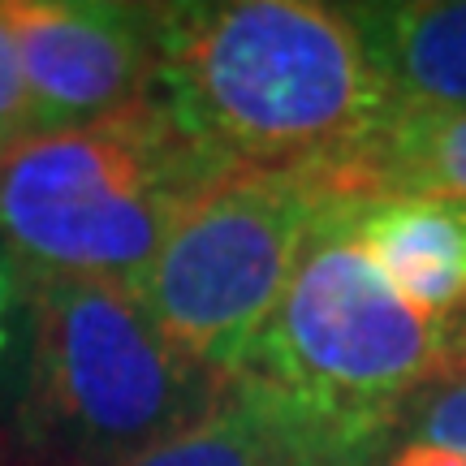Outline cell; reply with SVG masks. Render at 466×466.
Returning <instances> with one entry per match:
<instances>
[{
	"mask_svg": "<svg viewBox=\"0 0 466 466\" xmlns=\"http://www.w3.org/2000/svg\"><path fill=\"white\" fill-rule=\"evenodd\" d=\"M31 350V272L0 242V401H17Z\"/></svg>",
	"mask_w": 466,
	"mask_h": 466,
	"instance_id": "8fae6325",
	"label": "cell"
},
{
	"mask_svg": "<svg viewBox=\"0 0 466 466\" xmlns=\"http://www.w3.org/2000/svg\"><path fill=\"white\" fill-rule=\"evenodd\" d=\"M147 100L229 173H319L341 190L401 113L341 5H160Z\"/></svg>",
	"mask_w": 466,
	"mask_h": 466,
	"instance_id": "6da1fadb",
	"label": "cell"
},
{
	"mask_svg": "<svg viewBox=\"0 0 466 466\" xmlns=\"http://www.w3.org/2000/svg\"><path fill=\"white\" fill-rule=\"evenodd\" d=\"M319 173H229L182 212L134 299L212 376L229 380L281 307L319 212L337 199Z\"/></svg>",
	"mask_w": 466,
	"mask_h": 466,
	"instance_id": "5b68a950",
	"label": "cell"
},
{
	"mask_svg": "<svg viewBox=\"0 0 466 466\" xmlns=\"http://www.w3.org/2000/svg\"><path fill=\"white\" fill-rule=\"evenodd\" d=\"M401 441L441 445V450H453L466 458V367L450 371L445 380H436L432 389L415 401Z\"/></svg>",
	"mask_w": 466,
	"mask_h": 466,
	"instance_id": "7c38bea8",
	"label": "cell"
},
{
	"mask_svg": "<svg viewBox=\"0 0 466 466\" xmlns=\"http://www.w3.org/2000/svg\"><path fill=\"white\" fill-rule=\"evenodd\" d=\"M9 147H14V138H9V134H0V160L9 156Z\"/></svg>",
	"mask_w": 466,
	"mask_h": 466,
	"instance_id": "9a60e30c",
	"label": "cell"
},
{
	"mask_svg": "<svg viewBox=\"0 0 466 466\" xmlns=\"http://www.w3.org/2000/svg\"><path fill=\"white\" fill-rule=\"evenodd\" d=\"M220 177L143 100L14 143L0 160V242L31 277L134 285L186 208Z\"/></svg>",
	"mask_w": 466,
	"mask_h": 466,
	"instance_id": "277c9868",
	"label": "cell"
},
{
	"mask_svg": "<svg viewBox=\"0 0 466 466\" xmlns=\"http://www.w3.org/2000/svg\"><path fill=\"white\" fill-rule=\"evenodd\" d=\"M0 134H9L14 143L31 138V104H26V83L17 69L14 31L5 22V9H0Z\"/></svg>",
	"mask_w": 466,
	"mask_h": 466,
	"instance_id": "4fadbf2b",
	"label": "cell"
},
{
	"mask_svg": "<svg viewBox=\"0 0 466 466\" xmlns=\"http://www.w3.org/2000/svg\"><path fill=\"white\" fill-rule=\"evenodd\" d=\"M31 104V134L74 130L147 100L160 61V5L0 0Z\"/></svg>",
	"mask_w": 466,
	"mask_h": 466,
	"instance_id": "8992f818",
	"label": "cell"
},
{
	"mask_svg": "<svg viewBox=\"0 0 466 466\" xmlns=\"http://www.w3.org/2000/svg\"><path fill=\"white\" fill-rule=\"evenodd\" d=\"M229 380L168 341L130 285L31 277L14 445L35 466H113L217 406Z\"/></svg>",
	"mask_w": 466,
	"mask_h": 466,
	"instance_id": "3957f363",
	"label": "cell"
},
{
	"mask_svg": "<svg viewBox=\"0 0 466 466\" xmlns=\"http://www.w3.org/2000/svg\"><path fill=\"white\" fill-rule=\"evenodd\" d=\"M389 466H466L462 453L441 450V445H423V441H401Z\"/></svg>",
	"mask_w": 466,
	"mask_h": 466,
	"instance_id": "5bb4252c",
	"label": "cell"
},
{
	"mask_svg": "<svg viewBox=\"0 0 466 466\" xmlns=\"http://www.w3.org/2000/svg\"><path fill=\"white\" fill-rule=\"evenodd\" d=\"M341 195H436L466 203V108L401 104Z\"/></svg>",
	"mask_w": 466,
	"mask_h": 466,
	"instance_id": "9c48e42d",
	"label": "cell"
},
{
	"mask_svg": "<svg viewBox=\"0 0 466 466\" xmlns=\"http://www.w3.org/2000/svg\"><path fill=\"white\" fill-rule=\"evenodd\" d=\"M458 367L466 319L401 299L354 247L337 195L229 389L268 423L285 466H389L415 401Z\"/></svg>",
	"mask_w": 466,
	"mask_h": 466,
	"instance_id": "7a4b0ae2",
	"label": "cell"
},
{
	"mask_svg": "<svg viewBox=\"0 0 466 466\" xmlns=\"http://www.w3.org/2000/svg\"><path fill=\"white\" fill-rule=\"evenodd\" d=\"M354 247L415 311L466 319V203L436 195H341Z\"/></svg>",
	"mask_w": 466,
	"mask_h": 466,
	"instance_id": "52a82bcc",
	"label": "cell"
},
{
	"mask_svg": "<svg viewBox=\"0 0 466 466\" xmlns=\"http://www.w3.org/2000/svg\"><path fill=\"white\" fill-rule=\"evenodd\" d=\"M113 466H285V458L264 419L233 389H225L217 406H208L195 423Z\"/></svg>",
	"mask_w": 466,
	"mask_h": 466,
	"instance_id": "30bf717a",
	"label": "cell"
},
{
	"mask_svg": "<svg viewBox=\"0 0 466 466\" xmlns=\"http://www.w3.org/2000/svg\"><path fill=\"white\" fill-rule=\"evenodd\" d=\"M341 9L401 104L466 108V0H363Z\"/></svg>",
	"mask_w": 466,
	"mask_h": 466,
	"instance_id": "ba28073f",
	"label": "cell"
}]
</instances>
